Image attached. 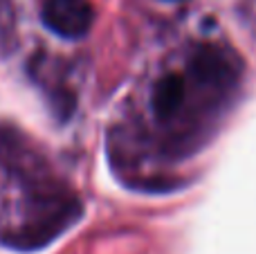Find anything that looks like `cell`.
Listing matches in <instances>:
<instances>
[{"mask_svg": "<svg viewBox=\"0 0 256 254\" xmlns=\"http://www.w3.org/2000/svg\"><path fill=\"white\" fill-rule=\"evenodd\" d=\"M40 16L45 27L63 38L86 36L94 20L92 4L88 0H45Z\"/></svg>", "mask_w": 256, "mask_h": 254, "instance_id": "6da1fadb", "label": "cell"}, {"mask_svg": "<svg viewBox=\"0 0 256 254\" xmlns=\"http://www.w3.org/2000/svg\"><path fill=\"white\" fill-rule=\"evenodd\" d=\"M191 72L198 81L207 86H230L238 79V68L236 61L230 58V54H225L216 45H204L191 58Z\"/></svg>", "mask_w": 256, "mask_h": 254, "instance_id": "7a4b0ae2", "label": "cell"}, {"mask_svg": "<svg viewBox=\"0 0 256 254\" xmlns=\"http://www.w3.org/2000/svg\"><path fill=\"white\" fill-rule=\"evenodd\" d=\"M186 97V84L180 74H166L155 84L153 97H150V106L158 120L166 122L178 115Z\"/></svg>", "mask_w": 256, "mask_h": 254, "instance_id": "3957f363", "label": "cell"}, {"mask_svg": "<svg viewBox=\"0 0 256 254\" xmlns=\"http://www.w3.org/2000/svg\"><path fill=\"white\" fill-rule=\"evenodd\" d=\"M14 45V14L7 0H0V52H9Z\"/></svg>", "mask_w": 256, "mask_h": 254, "instance_id": "277c9868", "label": "cell"}]
</instances>
